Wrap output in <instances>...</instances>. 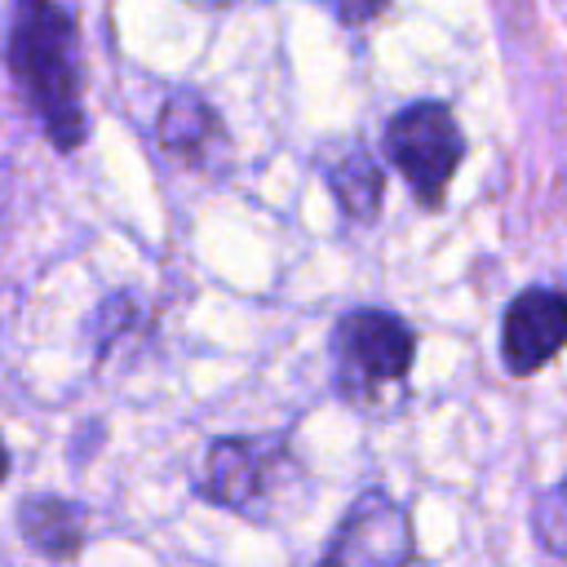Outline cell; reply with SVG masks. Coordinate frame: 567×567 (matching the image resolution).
Instances as JSON below:
<instances>
[{
    "mask_svg": "<svg viewBox=\"0 0 567 567\" xmlns=\"http://www.w3.org/2000/svg\"><path fill=\"white\" fill-rule=\"evenodd\" d=\"M9 66L44 137L58 151H75L89 120L80 102V31L62 0H13Z\"/></svg>",
    "mask_w": 567,
    "mask_h": 567,
    "instance_id": "1",
    "label": "cell"
},
{
    "mask_svg": "<svg viewBox=\"0 0 567 567\" xmlns=\"http://www.w3.org/2000/svg\"><path fill=\"white\" fill-rule=\"evenodd\" d=\"M416 354L412 328L377 306L346 310L332 332V359H337V385L346 399L368 403L390 385H403Z\"/></svg>",
    "mask_w": 567,
    "mask_h": 567,
    "instance_id": "2",
    "label": "cell"
},
{
    "mask_svg": "<svg viewBox=\"0 0 567 567\" xmlns=\"http://www.w3.org/2000/svg\"><path fill=\"white\" fill-rule=\"evenodd\" d=\"M385 155L408 177L421 208H439L465 155V137L443 102H412L385 124Z\"/></svg>",
    "mask_w": 567,
    "mask_h": 567,
    "instance_id": "3",
    "label": "cell"
},
{
    "mask_svg": "<svg viewBox=\"0 0 567 567\" xmlns=\"http://www.w3.org/2000/svg\"><path fill=\"white\" fill-rule=\"evenodd\" d=\"M412 554L416 536L408 509L385 492H363L337 523L323 567H408Z\"/></svg>",
    "mask_w": 567,
    "mask_h": 567,
    "instance_id": "4",
    "label": "cell"
},
{
    "mask_svg": "<svg viewBox=\"0 0 567 567\" xmlns=\"http://www.w3.org/2000/svg\"><path fill=\"white\" fill-rule=\"evenodd\" d=\"M284 461H288V443L275 434L270 439H217L204 452L199 492L204 501L226 505L235 514H257Z\"/></svg>",
    "mask_w": 567,
    "mask_h": 567,
    "instance_id": "5",
    "label": "cell"
},
{
    "mask_svg": "<svg viewBox=\"0 0 567 567\" xmlns=\"http://www.w3.org/2000/svg\"><path fill=\"white\" fill-rule=\"evenodd\" d=\"M567 346V292L523 288L501 319V359L514 377L540 372Z\"/></svg>",
    "mask_w": 567,
    "mask_h": 567,
    "instance_id": "6",
    "label": "cell"
},
{
    "mask_svg": "<svg viewBox=\"0 0 567 567\" xmlns=\"http://www.w3.org/2000/svg\"><path fill=\"white\" fill-rule=\"evenodd\" d=\"M18 532L40 558H75L84 545V509L62 496H27L18 505Z\"/></svg>",
    "mask_w": 567,
    "mask_h": 567,
    "instance_id": "7",
    "label": "cell"
},
{
    "mask_svg": "<svg viewBox=\"0 0 567 567\" xmlns=\"http://www.w3.org/2000/svg\"><path fill=\"white\" fill-rule=\"evenodd\" d=\"M221 142L217 111L195 93H173L159 111V146L168 155H182L186 164H199Z\"/></svg>",
    "mask_w": 567,
    "mask_h": 567,
    "instance_id": "8",
    "label": "cell"
},
{
    "mask_svg": "<svg viewBox=\"0 0 567 567\" xmlns=\"http://www.w3.org/2000/svg\"><path fill=\"white\" fill-rule=\"evenodd\" d=\"M328 186H332V195H337V204H341L346 217H354V221H372V217L381 213L385 177H381L377 159H372L359 142L346 146L341 159L328 164Z\"/></svg>",
    "mask_w": 567,
    "mask_h": 567,
    "instance_id": "9",
    "label": "cell"
},
{
    "mask_svg": "<svg viewBox=\"0 0 567 567\" xmlns=\"http://www.w3.org/2000/svg\"><path fill=\"white\" fill-rule=\"evenodd\" d=\"M532 527L540 536V545L567 563V478H558L532 509Z\"/></svg>",
    "mask_w": 567,
    "mask_h": 567,
    "instance_id": "10",
    "label": "cell"
},
{
    "mask_svg": "<svg viewBox=\"0 0 567 567\" xmlns=\"http://www.w3.org/2000/svg\"><path fill=\"white\" fill-rule=\"evenodd\" d=\"M323 4H328L346 27H368L390 0H323Z\"/></svg>",
    "mask_w": 567,
    "mask_h": 567,
    "instance_id": "11",
    "label": "cell"
},
{
    "mask_svg": "<svg viewBox=\"0 0 567 567\" xmlns=\"http://www.w3.org/2000/svg\"><path fill=\"white\" fill-rule=\"evenodd\" d=\"M190 4H199V9H226V4H235V0H190Z\"/></svg>",
    "mask_w": 567,
    "mask_h": 567,
    "instance_id": "12",
    "label": "cell"
},
{
    "mask_svg": "<svg viewBox=\"0 0 567 567\" xmlns=\"http://www.w3.org/2000/svg\"><path fill=\"white\" fill-rule=\"evenodd\" d=\"M9 478V452H4V443H0V483Z\"/></svg>",
    "mask_w": 567,
    "mask_h": 567,
    "instance_id": "13",
    "label": "cell"
},
{
    "mask_svg": "<svg viewBox=\"0 0 567 567\" xmlns=\"http://www.w3.org/2000/svg\"><path fill=\"white\" fill-rule=\"evenodd\" d=\"M0 567H4V558H0Z\"/></svg>",
    "mask_w": 567,
    "mask_h": 567,
    "instance_id": "14",
    "label": "cell"
}]
</instances>
